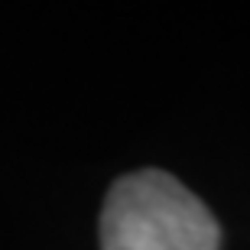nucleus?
<instances>
[{
	"instance_id": "nucleus-1",
	"label": "nucleus",
	"mask_w": 250,
	"mask_h": 250,
	"mask_svg": "<svg viewBox=\"0 0 250 250\" xmlns=\"http://www.w3.org/2000/svg\"><path fill=\"white\" fill-rule=\"evenodd\" d=\"M101 250H221V228L179 179L137 169L104 198Z\"/></svg>"
}]
</instances>
